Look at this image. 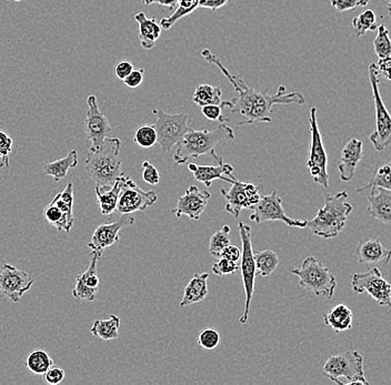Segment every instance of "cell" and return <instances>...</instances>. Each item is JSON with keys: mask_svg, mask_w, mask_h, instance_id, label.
I'll return each mask as SVG.
<instances>
[{"mask_svg": "<svg viewBox=\"0 0 391 385\" xmlns=\"http://www.w3.org/2000/svg\"><path fill=\"white\" fill-rule=\"evenodd\" d=\"M363 142L356 138L350 139L344 146L338 163L340 179L342 181L349 183L353 180L358 163L363 159Z\"/></svg>", "mask_w": 391, "mask_h": 385, "instance_id": "obj_22", "label": "cell"}, {"mask_svg": "<svg viewBox=\"0 0 391 385\" xmlns=\"http://www.w3.org/2000/svg\"><path fill=\"white\" fill-rule=\"evenodd\" d=\"M121 180L123 185L116 208L119 214H132L137 211H144L157 202V193L154 191L146 192L125 173Z\"/></svg>", "mask_w": 391, "mask_h": 385, "instance_id": "obj_12", "label": "cell"}, {"mask_svg": "<svg viewBox=\"0 0 391 385\" xmlns=\"http://www.w3.org/2000/svg\"><path fill=\"white\" fill-rule=\"evenodd\" d=\"M88 110L86 113V136L91 140V146L89 151L97 150L105 142V139L111 134L113 128L107 117L101 113L98 105L97 98L91 95L87 98Z\"/></svg>", "mask_w": 391, "mask_h": 385, "instance_id": "obj_16", "label": "cell"}, {"mask_svg": "<svg viewBox=\"0 0 391 385\" xmlns=\"http://www.w3.org/2000/svg\"><path fill=\"white\" fill-rule=\"evenodd\" d=\"M135 21H137L138 27H140L138 38H140V45L146 50H152L162 35V28L160 23L156 21L154 17L148 18L144 11L137 13L135 15Z\"/></svg>", "mask_w": 391, "mask_h": 385, "instance_id": "obj_24", "label": "cell"}, {"mask_svg": "<svg viewBox=\"0 0 391 385\" xmlns=\"http://www.w3.org/2000/svg\"><path fill=\"white\" fill-rule=\"evenodd\" d=\"M225 197V209L227 212L238 218L244 209H254L260 201L259 188L254 183H242L234 180L230 188L222 189Z\"/></svg>", "mask_w": 391, "mask_h": 385, "instance_id": "obj_13", "label": "cell"}, {"mask_svg": "<svg viewBox=\"0 0 391 385\" xmlns=\"http://www.w3.org/2000/svg\"><path fill=\"white\" fill-rule=\"evenodd\" d=\"M230 244V226H224L211 236L209 240V252L214 257H219L220 252Z\"/></svg>", "mask_w": 391, "mask_h": 385, "instance_id": "obj_39", "label": "cell"}, {"mask_svg": "<svg viewBox=\"0 0 391 385\" xmlns=\"http://www.w3.org/2000/svg\"><path fill=\"white\" fill-rule=\"evenodd\" d=\"M209 156L216 162V166H198L196 163H189L188 169L193 172L195 179L203 183L207 188H210L212 181L217 179L222 180L225 183L232 185L236 180V177L232 173L234 167L230 163H225L222 158L218 157L215 150H212Z\"/></svg>", "mask_w": 391, "mask_h": 385, "instance_id": "obj_18", "label": "cell"}, {"mask_svg": "<svg viewBox=\"0 0 391 385\" xmlns=\"http://www.w3.org/2000/svg\"><path fill=\"white\" fill-rule=\"evenodd\" d=\"M23 364L34 374L42 375L54 364V361L45 350L36 349L27 355Z\"/></svg>", "mask_w": 391, "mask_h": 385, "instance_id": "obj_34", "label": "cell"}, {"mask_svg": "<svg viewBox=\"0 0 391 385\" xmlns=\"http://www.w3.org/2000/svg\"><path fill=\"white\" fill-rule=\"evenodd\" d=\"M15 3H21V0H13Z\"/></svg>", "mask_w": 391, "mask_h": 385, "instance_id": "obj_55", "label": "cell"}, {"mask_svg": "<svg viewBox=\"0 0 391 385\" xmlns=\"http://www.w3.org/2000/svg\"><path fill=\"white\" fill-rule=\"evenodd\" d=\"M197 342L203 350L216 349L220 343V334L216 329L212 328H207V329L201 330L197 338Z\"/></svg>", "mask_w": 391, "mask_h": 385, "instance_id": "obj_41", "label": "cell"}, {"mask_svg": "<svg viewBox=\"0 0 391 385\" xmlns=\"http://www.w3.org/2000/svg\"><path fill=\"white\" fill-rule=\"evenodd\" d=\"M249 220L256 224H263L266 221H281L287 226L293 228H306L307 220H296L287 216L283 208V200L273 191L271 195H264L259 202L254 207V212L249 216Z\"/></svg>", "mask_w": 391, "mask_h": 385, "instance_id": "obj_14", "label": "cell"}, {"mask_svg": "<svg viewBox=\"0 0 391 385\" xmlns=\"http://www.w3.org/2000/svg\"><path fill=\"white\" fill-rule=\"evenodd\" d=\"M353 314L346 304H337L324 316L326 326H330L336 333L348 331L353 328Z\"/></svg>", "mask_w": 391, "mask_h": 385, "instance_id": "obj_27", "label": "cell"}, {"mask_svg": "<svg viewBox=\"0 0 391 385\" xmlns=\"http://www.w3.org/2000/svg\"><path fill=\"white\" fill-rule=\"evenodd\" d=\"M134 142L144 149L154 146L157 142V132L154 130V127L152 125L140 126L135 131Z\"/></svg>", "mask_w": 391, "mask_h": 385, "instance_id": "obj_40", "label": "cell"}, {"mask_svg": "<svg viewBox=\"0 0 391 385\" xmlns=\"http://www.w3.org/2000/svg\"><path fill=\"white\" fill-rule=\"evenodd\" d=\"M220 258H225V259L230 260V261L238 262L242 258V251H240L239 248L236 247V246H227L222 252H220Z\"/></svg>", "mask_w": 391, "mask_h": 385, "instance_id": "obj_51", "label": "cell"}, {"mask_svg": "<svg viewBox=\"0 0 391 385\" xmlns=\"http://www.w3.org/2000/svg\"><path fill=\"white\" fill-rule=\"evenodd\" d=\"M91 262L85 272L76 275L75 288L72 290L74 298L81 301L95 300L99 288V277L97 275L98 257L96 253H91Z\"/></svg>", "mask_w": 391, "mask_h": 385, "instance_id": "obj_21", "label": "cell"}, {"mask_svg": "<svg viewBox=\"0 0 391 385\" xmlns=\"http://www.w3.org/2000/svg\"><path fill=\"white\" fill-rule=\"evenodd\" d=\"M142 3L147 6L157 5L164 6L169 9H175L177 7L178 0H142Z\"/></svg>", "mask_w": 391, "mask_h": 385, "instance_id": "obj_53", "label": "cell"}, {"mask_svg": "<svg viewBox=\"0 0 391 385\" xmlns=\"http://www.w3.org/2000/svg\"><path fill=\"white\" fill-rule=\"evenodd\" d=\"M78 166V152L70 150L67 156L54 162H48L44 166V173L54 178L55 181H60L67 176L68 171Z\"/></svg>", "mask_w": 391, "mask_h": 385, "instance_id": "obj_28", "label": "cell"}, {"mask_svg": "<svg viewBox=\"0 0 391 385\" xmlns=\"http://www.w3.org/2000/svg\"><path fill=\"white\" fill-rule=\"evenodd\" d=\"M290 272L299 277L301 288L314 293V296L330 299L337 288V279L322 262L314 257H308L300 267L291 268Z\"/></svg>", "mask_w": 391, "mask_h": 385, "instance_id": "obj_5", "label": "cell"}, {"mask_svg": "<svg viewBox=\"0 0 391 385\" xmlns=\"http://www.w3.org/2000/svg\"><path fill=\"white\" fill-rule=\"evenodd\" d=\"M123 175L111 187H96L95 192L97 195L98 205L103 216H111L116 211L121 185H123V180H121Z\"/></svg>", "mask_w": 391, "mask_h": 385, "instance_id": "obj_26", "label": "cell"}, {"mask_svg": "<svg viewBox=\"0 0 391 385\" xmlns=\"http://www.w3.org/2000/svg\"><path fill=\"white\" fill-rule=\"evenodd\" d=\"M373 185L387 188V189L391 190V158L379 161L373 168L368 183L363 185V187L357 188L356 191L361 193L367 190L369 188L373 187Z\"/></svg>", "mask_w": 391, "mask_h": 385, "instance_id": "obj_29", "label": "cell"}, {"mask_svg": "<svg viewBox=\"0 0 391 385\" xmlns=\"http://www.w3.org/2000/svg\"><path fill=\"white\" fill-rule=\"evenodd\" d=\"M387 8H388L389 13H390V15H391V0H389L388 5H387Z\"/></svg>", "mask_w": 391, "mask_h": 385, "instance_id": "obj_54", "label": "cell"}, {"mask_svg": "<svg viewBox=\"0 0 391 385\" xmlns=\"http://www.w3.org/2000/svg\"><path fill=\"white\" fill-rule=\"evenodd\" d=\"M309 126H310V149H309V158L306 162L309 173L312 176L314 183L322 185L327 189L329 187V173H328L327 152L324 149L322 142V134L318 128L317 122V108L312 107L309 113Z\"/></svg>", "mask_w": 391, "mask_h": 385, "instance_id": "obj_8", "label": "cell"}, {"mask_svg": "<svg viewBox=\"0 0 391 385\" xmlns=\"http://www.w3.org/2000/svg\"><path fill=\"white\" fill-rule=\"evenodd\" d=\"M222 88L209 84H201L196 87L193 101L201 108L207 105H220L222 103Z\"/></svg>", "mask_w": 391, "mask_h": 385, "instance_id": "obj_31", "label": "cell"}, {"mask_svg": "<svg viewBox=\"0 0 391 385\" xmlns=\"http://www.w3.org/2000/svg\"><path fill=\"white\" fill-rule=\"evenodd\" d=\"M238 229H239L242 244L240 269H242V283H244V296H246L244 312H242V318H239V322L244 324L247 323L248 318H249L250 306H251L252 297L255 292V280L257 273H256L255 258H254V250H252L251 228L247 224L239 222Z\"/></svg>", "mask_w": 391, "mask_h": 385, "instance_id": "obj_10", "label": "cell"}, {"mask_svg": "<svg viewBox=\"0 0 391 385\" xmlns=\"http://www.w3.org/2000/svg\"><path fill=\"white\" fill-rule=\"evenodd\" d=\"M369 0H330V5L339 13L353 11L358 7L368 6Z\"/></svg>", "mask_w": 391, "mask_h": 385, "instance_id": "obj_44", "label": "cell"}, {"mask_svg": "<svg viewBox=\"0 0 391 385\" xmlns=\"http://www.w3.org/2000/svg\"><path fill=\"white\" fill-rule=\"evenodd\" d=\"M134 69V64H132V62H128V60H121V62H117L113 71H115V76H116L118 79L124 81L125 78L130 75Z\"/></svg>", "mask_w": 391, "mask_h": 385, "instance_id": "obj_49", "label": "cell"}, {"mask_svg": "<svg viewBox=\"0 0 391 385\" xmlns=\"http://www.w3.org/2000/svg\"><path fill=\"white\" fill-rule=\"evenodd\" d=\"M64 379V371L62 367L58 365L52 364L49 367L48 370L42 374V380L44 382L48 383L50 385H57L62 383Z\"/></svg>", "mask_w": 391, "mask_h": 385, "instance_id": "obj_47", "label": "cell"}, {"mask_svg": "<svg viewBox=\"0 0 391 385\" xmlns=\"http://www.w3.org/2000/svg\"><path fill=\"white\" fill-rule=\"evenodd\" d=\"M234 132L227 122H220L212 130H191L177 144V150L174 154L176 165H183L189 159H196L203 154H210L217 144L222 140H234Z\"/></svg>", "mask_w": 391, "mask_h": 385, "instance_id": "obj_4", "label": "cell"}, {"mask_svg": "<svg viewBox=\"0 0 391 385\" xmlns=\"http://www.w3.org/2000/svg\"><path fill=\"white\" fill-rule=\"evenodd\" d=\"M356 255L361 265L385 267L390 261L391 249H387L380 240L368 238L359 242Z\"/></svg>", "mask_w": 391, "mask_h": 385, "instance_id": "obj_20", "label": "cell"}, {"mask_svg": "<svg viewBox=\"0 0 391 385\" xmlns=\"http://www.w3.org/2000/svg\"><path fill=\"white\" fill-rule=\"evenodd\" d=\"M224 109L222 103H220V105H207L201 107V113H203V116L206 117L208 120L226 122V118H225L224 115H222Z\"/></svg>", "mask_w": 391, "mask_h": 385, "instance_id": "obj_45", "label": "cell"}, {"mask_svg": "<svg viewBox=\"0 0 391 385\" xmlns=\"http://www.w3.org/2000/svg\"><path fill=\"white\" fill-rule=\"evenodd\" d=\"M211 195L208 190H200L198 187L191 185L187 189L185 195L178 199L177 206L173 210V214L177 218L187 216L193 220H199L203 211L208 206Z\"/></svg>", "mask_w": 391, "mask_h": 385, "instance_id": "obj_19", "label": "cell"}, {"mask_svg": "<svg viewBox=\"0 0 391 385\" xmlns=\"http://www.w3.org/2000/svg\"><path fill=\"white\" fill-rule=\"evenodd\" d=\"M351 288L356 293H368L379 306L391 308V285L382 277L378 267L355 273L351 277Z\"/></svg>", "mask_w": 391, "mask_h": 385, "instance_id": "obj_11", "label": "cell"}, {"mask_svg": "<svg viewBox=\"0 0 391 385\" xmlns=\"http://www.w3.org/2000/svg\"><path fill=\"white\" fill-rule=\"evenodd\" d=\"M322 372L337 384H369L363 371V357L356 350L332 355L324 363Z\"/></svg>", "mask_w": 391, "mask_h": 385, "instance_id": "obj_6", "label": "cell"}, {"mask_svg": "<svg viewBox=\"0 0 391 385\" xmlns=\"http://www.w3.org/2000/svg\"><path fill=\"white\" fill-rule=\"evenodd\" d=\"M52 201L62 211V214L66 216L70 226L72 228L74 221H75V217H74V212H72V210H74V183H68L64 188V190L58 193Z\"/></svg>", "mask_w": 391, "mask_h": 385, "instance_id": "obj_35", "label": "cell"}, {"mask_svg": "<svg viewBox=\"0 0 391 385\" xmlns=\"http://www.w3.org/2000/svg\"><path fill=\"white\" fill-rule=\"evenodd\" d=\"M379 75L385 79L391 81V56L381 58L376 64Z\"/></svg>", "mask_w": 391, "mask_h": 385, "instance_id": "obj_50", "label": "cell"}, {"mask_svg": "<svg viewBox=\"0 0 391 385\" xmlns=\"http://www.w3.org/2000/svg\"><path fill=\"white\" fill-rule=\"evenodd\" d=\"M353 27L357 37L363 36L368 31H375L378 28L377 16L371 9L363 11L353 19Z\"/></svg>", "mask_w": 391, "mask_h": 385, "instance_id": "obj_36", "label": "cell"}, {"mask_svg": "<svg viewBox=\"0 0 391 385\" xmlns=\"http://www.w3.org/2000/svg\"><path fill=\"white\" fill-rule=\"evenodd\" d=\"M230 0H203L201 1L200 8H205V9H209L211 11H216L220 8L224 7L228 4Z\"/></svg>", "mask_w": 391, "mask_h": 385, "instance_id": "obj_52", "label": "cell"}, {"mask_svg": "<svg viewBox=\"0 0 391 385\" xmlns=\"http://www.w3.org/2000/svg\"><path fill=\"white\" fill-rule=\"evenodd\" d=\"M135 222L134 217L130 214H121L120 218L110 224H103L98 226L91 236L88 248L91 250V253H96L98 257H103V252L106 248L111 247L118 243L120 240V230L124 226H132Z\"/></svg>", "mask_w": 391, "mask_h": 385, "instance_id": "obj_17", "label": "cell"}, {"mask_svg": "<svg viewBox=\"0 0 391 385\" xmlns=\"http://www.w3.org/2000/svg\"><path fill=\"white\" fill-rule=\"evenodd\" d=\"M120 318L116 314H111L110 318L106 320H97L91 329L95 337L101 338L103 341H111L118 339Z\"/></svg>", "mask_w": 391, "mask_h": 385, "instance_id": "obj_30", "label": "cell"}, {"mask_svg": "<svg viewBox=\"0 0 391 385\" xmlns=\"http://www.w3.org/2000/svg\"><path fill=\"white\" fill-rule=\"evenodd\" d=\"M353 209V205L348 201V193L346 191L328 195L324 199V207L318 210L316 216L307 220L306 228L320 238L332 239L344 230Z\"/></svg>", "mask_w": 391, "mask_h": 385, "instance_id": "obj_3", "label": "cell"}, {"mask_svg": "<svg viewBox=\"0 0 391 385\" xmlns=\"http://www.w3.org/2000/svg\"><path fill=\"white\" fill-rule=\"evenodd\" d=\"M144 78V70L134 69L130 75L127 76L124 79L125 85L129 88H138L142 86Z\"/></svg>", "mask_w": 391, "mask_h": 385, "instance_id": "obj_48", "label": "cell"}, {"mask_svg": "<svg viewBox=\"0 0 391 385\" xmlns=\"http://www.w3.org/2000/svg\"><path fill=\"white\" fill-rule=\"evenodd\" d=\"M208 273H196L183 291L181 308L201 302L208 296Z\"/></svg>", "mask_w": 391, "mask_h": 385, "instance_id": "obj_25", "label": "cell"}, {"mask_svg": "<svg viewBox=\"0 0 391 385\" xmlns=\"http://www.w3.org/2000/svg\"><path fill=\"white\" fill-rule=\"evenodd\" d=\"M255 258L256 273L260 277H266L273 275L279 265V258L273 250H263L254 252Z\"/></svg>", "mask_w": 391, "mask_h": 385, "instance_id": "obj_32", "label": "cell"}, {"mask_svg": "<svg viewBox=\"0 0 391 385\" xmlns=\"http://www.w3.org/2000/svg\"><path fill=\"white\" fill-rule=\"evenodd\" d=\"M44 217L49 224L55 226L57 230H60V231L64 230L66 234H69L70 230H72V226H70L67 218L62 214V211L56 206V203L54 201L47 205L44 210Z\"/></svg>", "mask_w": 391, "mask_h": 385, "instance_id": "obj_37", "label": "cell"}, {"mask_svg": "<svg viewBox=\"0 0 391 385\" xmlns=\"http://www.w3.org/2000/svg\"><path fill=\"white\" fill-rule=\"evenodd\" d=\"M13 144L11 137L0 129V168H9V156L13 150Z\"/></svg>", "mask_w": 391, "mask_h": 385, "instance_id": "obj_42", "label": "cell"}, {"mask_svg": "<svg viewBox=\"0 0 391 385\" xmlns=\"http://www.w3.org/2000/svg\"><path fill=\"white\" fill-rule=\"evenodd\" d=\"M368 72L373 101H375V111H376V130L369 136V140L375 146V149L381 152L388 148L391 144V115L385 105L379 91L380 75L376 64H369Z\"/></svg>", "mask_w": 391, "mask_h": 385, "instance_id": "obj_7", "label": "cell"}, {"mask_svg": "<svg viewBox=\"0 0 391 385\" xmlns=\"http://www.w3.org/2000/svg\"><path fill=\"white\" fill-rule=\"evenodd\" d=\"M368 214L381 224H391V190L387 188H369Z\"/></svg>", "mask_w": 391, "mask_h": 385, "instance_id": "obj_23", "label": "cell"}, {"mask_svg": "<svg viewBox=\"0 0 391 385\" xmlns=\"http://www.w3.org/2000/svg\"><path fill=\"white\" fill-rule=\"evenodd\" d=\"M201 56L209 64H215L222 75L230 80L236 91V97L232 100L222 101L225 109H230L232 115H238L239 118L234 121L237 126L255 125L257 122H271L273 107L276 105H304L306 103L304 96L298 91L287 93L285 86H279L277 93L271 95L269 90H256L250 88L239 76L232 74L225 67L222 60L216 54L203 48Z\"/></svg>", "mask_w": 391, "mask_h": 385, "instance_id": "obj_1", "label": "cell"}, {"mask_svg": "<svg viewBox=\"0 0 391 385\" xmlns=\"http://www.w3.org/2000/svg\"><path fill=\"white\" fill-rule=\"evenodd\" d=\"M377 36L373 40V49L379 59L391 56V39L389 30L385 25H379L377 28Z\"/></svg>", "mask_w": 391, "mask_h": 385, "instance_id": "obj_38", "label": "cell"}, {"mask_svg": "<svg viewBox=\"0 0 391 385\" xmlns=\"http://www.w3.org/2000/svg\"><path fill=\"white\" fill-rule=\"evenodd\" d=\"M238 269H239L238 262L230 261V260L225 259V258H220V260L217 261L211 268L212 273L218 275V277L232 275V273L237 272Z\"/></svg>", "mask_w": 391, "mask_h": 385, "instance_id": "obj_43", "label": "cell"}, {"mask_svg": "<svg viewBox=\"0 0 391 385\" xmlns=\"http://www.w3.org/2000/svg\"><path fill=\"white\" fill-rule=\"evenodd\" d=\"M142 179L144 183L150 185H156L159 183L160 175L157 168L154 167L150 161L142 162Z\"/></svg>", "mask_w": 391, "mask_h": 385, "instance_id": "obj_46", "label": "cell"}, {"mask_svg": "<svg viewBox=\"0 0 391 385\" xmlns=\"http://www.w3.org/2000/svg\"><path fill=\"white\" fill-rule=\"evenodd\" d=\"M152 113L157 117L156 124L154 125V130L157 132V142L162 151H170L191 130V127L188 126V115L167 113L159 109H154Z\"/></svg>", "mask_w": 391, "mask_h": 385, "instance_id": "obj_9", "label": "cell"}, {"mask_svg": "<svg viewBox=\"0 0 391 385\" xmlns=\"http://www.w3.org/2000/svg\"><path fill=\"white\" fill-rule=\"evenodd\" d=\"M121 140L116 137H107L97 150L88 152L85 161L88 177L96 187H111L124 172L119 158Z\"/></svg>", "mask_w": 391, "mask_h": 385, "instance_id": "obj_2", "label": "cell"}, {"mask_svg": "<svg viewBox=\"0 0 391 385\" xmlns=\"http://www.w3.org/2000/svg\"><path fill=\"white\" fill-rule=\"evenodd\" d=\"M201 1L203 0H178L177 8L173 15L162 19L160 26L164 30H169L177 21L193 13L197 8H200Z\"/></svg>", "mask_w": 391, "mask_h": 385, "instance_id": "obj_33", "label": "cell"}, {"mask_svg": "<svg viewBox=\"0 0 391 385\" xmlns=\"http://www.w3.org/2000/svg\"><path fill=\"white\" fill-rule=\"evenodd\" d=\"M34 283L26 271L13 265L4 263L0 270V297L11 302H21V297L30 290Z\"/></svg>", "mask_w": 391, "mask_h": 385, "instance_id": "obj_15", "label": "cell"}]
</instances>
